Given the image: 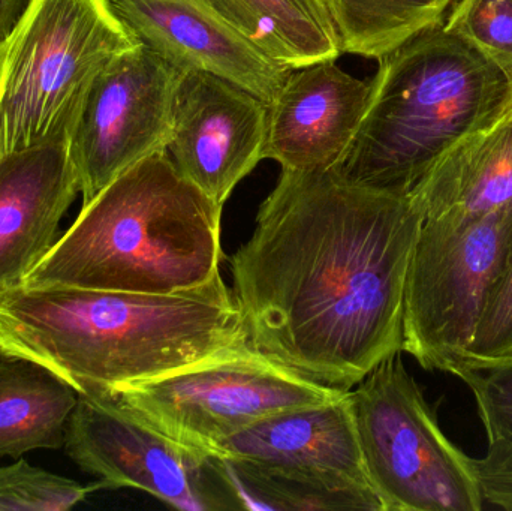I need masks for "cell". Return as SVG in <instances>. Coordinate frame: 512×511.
<instances>
[{"label":"cell","instance_id":"obj_16","mask_svg":"<svg viewBox=\"0 0 512 511\" xmlns=\"http://www.w3.org/2000/svg\"><path fill=\"white\" fill-rule=\"evenodd\" d=\"M424 219H477L512 207V104L460 141L411 191Z\"/></svg>","mask_w":512,"mask_h":511},{"label":"cell","instance_id":"obj_18","mask_svg":"<svg viewBox=\"0 0 512 511\" xmlns=\"http://www.w3.org/2000/svg\"><path fill=\"white\" fill-rule=\"evenodd\" d=\"M288 69L343 53L322 0H198Z\"/></svg>","mask_w":512,"mask_h":511},{"label":"cell","instance_id":"obj_7","mask_svg":"<svg viewBox=\"0 0 512 511\" xmlns=\"http://www.w3.org/2000/svg\"><path fill=\"white\" fill-rule=\"evenodd\" d=\"M512 251V207L477 219H424L405 288L403 353L456 375Z\"/></svg>","mask_w":512,"mask_h":511},{"label":"cell","instance_id":"obj_2","mask_svg":"<svg viewBox=\"0 0 512 511\" xmlns=\"http://www.w3.org/2000/svg\"><path fill=\"white\" fill-rule=\"evenodd\" d=\"M246 344L242 312L221 273L170 294L0 290V353L45 366L80 395L116 396Z\"/></svg>","mask_w":512,"mask_h":511},{"label":"cell","instance_id":"obj_10","mask_svg":"<svg viewBox=\"0 0 512 511\" xmlns=\"http://www.w3.org/2000/svg\"><path fill=\"white\" fill-rule=\"evenodd\" d=\"M179 75L143 44L102 69L69 137L83 204L141 159L167 150Z\"/></svg>","mask_w":512,"mask_h":511},{"label":"cell","instance_id":"obj_1","mask_svg":"<svg viewBox=\"0 0 512 511\" xmlns=\"http://www.w3.org/2000/svg\"><path fill=\"white\" fill-rule=\"evenodd\" d=\"M423 222L411 192L358 185L334 167L282 170L230 260L249 344L315 383L352 390L403 353Z\"/></svg>","mask_w":512,"mask_h":511},{"label":"cell","instance_id":"obj_8","mask_svg":"<svg viewBox=\"0 0 512 511\" xmlns=\"http://www.w3.org/2000/svg\"><path fill=\"white\" fill-rule=\"evenodd\" d=\"M349 390L315 383L251 344L117 393L168 437L206 455L265 417L342 398Z\"/></svg>","mask_w":512,"mask_h":511},{"label":"cell","instance_id":"obj_14","mask_svg":"<svg viewBox=\"0 0 512 511\" xmlns=\"http://www.w3.org/2000/svg\"><path fill=\"white\" fill-rule=\"evenodd\" d=\"M370 80L343 71L336 60L291 69L268 102L262 158L283 171L336 167L360 129Z\"/></svg>","mask_w":512,"mask_h":511},{"label":"cell","instance_id":"obj_17","mask_svg":"<svg viewBox=\"0 0 512 511\" xmlns=\"http://www.w3.org/2000/svg\"><path fill=\"white\" fill-rule=\"evenodd\" d=\"M78 392L45 366L0 353V458L65 447Z\"/></svg>","mask_w":512,"mask_h":511},{"label":"cell","instance_id":"obj_12","mask_svg":"<svg viewBox=\"0 0 512 511\" xmlns=\"http://www.w3.org/2000/svg\"><path fill=\"white\" fill-rule=\"evenodd\" d=\"M268 104L224 78L180 72L167 150L177 170L224 206L262 161Z\"/></svg>","mask_w":512,"mask_h":511},{"label":"cell","instance_id":"obj_25","mask_svg":"<svg viewBox=\"0 0 512 511\" xmlns=\"http://www.w3.org/2000/svg\"><path fill=\"white\" fill-rule=\"evenodd\" d=\"M29 2L30 0H0V42L14 29Z\"/></svg>","mask_w":512,"mask_h":511},{"label":"cell","instance_id":"obj_6","mask_svg":"<svg viewBox=\"0 0 512 511\" xmlns=\"http://www.w3.org/2000/svg\"><path fill=\"white\" fill-rule=\"evenodd\" d=\"M400 354L351 390L364 468L382 510H483L474 459L439 428Z\"/></svg>","mask_w":512,"mask_h":511},{"label":"cell","instance_id":"obj_21","mask_svg":"<svg viewBox=\"0 0 512 511\" xmlns=\"http://www.w3.org/2000/svg\"><path fill=\"white\" fill-rule=\"evenodd\" d=\"M102 488L101 480L83 486L18 461L0 467V511H65Z\"/></svg>","mask_w":512,"mask_h":511},{"label":"cell","instance_id":"obj_19","mask_svg":"<svg viewBox=\"0 0 512 511\" xmlns=\"http://www.w3.org/2000/svg\"><path fill=\"white\" fill-rule=\"evenodd\" d=\"M457 0H322L343 53L381 59L438 26Z\"/></svg>","mask_w":512,"mask_h":511},{"label":"cell","instance_id":"obj_4","mask_svg":"<svg viewBox=\"0 0 512 511\" xmlns=\"http://www.w3.org/2000/svg\"><path fill=\"white\" fill-rule=\"evenodd\" d=\"M360 129L336 170L411 192L460 141L512 104V81L459 36L430 27L378 59Z\"/></svg>","mask_w":512,"mask_h":511},{"label":"cell","instance_id":"obj_3","mask_svg":"<svg viewBox=\"0 0 512 511\" xmlns=\"http://www.w3.org/2000/svg\"><path fill=\"white\" fill-rule=\"evenodd\" d=\"M222 209L159 150L83 204L21 284L146 294L198 287L221 273Z\"/></svg>","mask_w":512,"mask_h":511},{"label":"cell","instance_id":"obj_13","mask_svg":"<svg viewBox=\"0 0 512 511\" xmlns=\"http://www.w3.org/2000/svg\"><path fill=\"white\" fill-rule=\"evenodd\" d=\"M138 44L179 72L216 75L271 102L291 69L198 0H108Z\"/></svg>","mask_w":512,"mask_h":511},{"label":"cell","instance_id":"obj_22","mask_svg":"<svg viewBox=\"0 0 512 511\" xmlns=\"http://www.w3.org/2000/svg\"><path fill=\"white\" fill-rule=\"evenodd\" d=\"M456 377L474 395L489 446L512 450V356L466 363Z\"/></svg>","mask_w":512,"mask_h":511},{"label":"cell","instance_id":"obj_15","mask_svg":"<svg viewBox=\"0 0 512 511\" xmlns=\"http://www.w3.org/2000/svg\"><path fill=\"white\" fill-rule=\"evenodd\" d=\"M78 194L66 138L0 155V290L21 284L56 245Z\"/></svg>","mask_w":512,"mask_h":511},{"label":"cell","instance_id":"obj_11","mask_svg":"<svg viewBox=\"0 0 512 511\" xmlns=\"http://www.w3.org/2000/svg\"><path fill=\"white\" fill-rule=\"evenodd\" d=\"M212 456L345 498L354 510H382L364 468L351 390L342 398L265 417L216 447Z\"/></svg>","mask_w":512,"mask_h":511},{"label":"cell","instance_id":"obj_24","mask_svg":"<svg viewBox=\"0 0 512 511\" xmlns=\"http://www.w3.org/2000/svg\"><path fill=\"white\" fill-rule=\"evenodd\" d=\"M474 464L484 504L512 511V450L489 446L487 455Z\"/></svg>","mask_w":512,"mask_h":511},{"label":"cell","instance_id":"obj_9","mask_svg":"<svg viewBox=\"0 0 512 511\" xmlns=\"http://www.w3.org/2000/svg\"><path fill=\"white\" fill-rule=\"evenodd\" d=\"M65 449L105 488L138 489L179 510H237L213 456L168 437L116 396L78 393Z\"/></svg>","mask_w":512,"mask_h":511},{"label":"cell","instance_id":"obj_5","mask_svg":"<svg viewBox=\"0 0 512 511\" xmlns=\"http://www.w3.org/2000/svg\"><path fill=\"white\" fill-rule=\"evenodd\" d=\"M137 44L108 0H30L0 42V155L69 140L102 69Z\"/></svg>","mask_w":512,"mask_h":511},{"label":"cell","instance_id":"obj_23","mask_svg":"<svg viewBox=\"0 0 512 511\" xmlns=\"http://www.w3.org/2000/svg\"><path fill=\"white\" fill-rule=\"evenodd\" d=\"M510 356H512V251L504 270L487 296L486 305L481 312L471 345L466 350V360L462 366L466 363L490 362V360Z\"/></svg>","mask_w":512,"mask_h":511},{"label":"cell","instance_id":"obj_20","mask_svg":"<svg viewBox=\"0 0 512 511\" xmlns=\"http://www.w3.org/2000/svg\"><path fill=\"white\" fill-rule=\"evenodd\" d=\"M512 81V0H457L442 21Z\"/></svg>","mask_w":512,"mask_h":511}]
</instances>
